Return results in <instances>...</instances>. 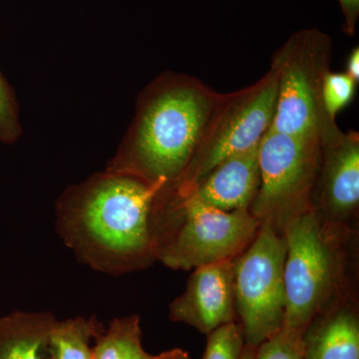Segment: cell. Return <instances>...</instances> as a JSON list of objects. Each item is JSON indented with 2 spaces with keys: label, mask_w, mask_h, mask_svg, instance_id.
<instances>
[{
  "label": "cell",
  "mask_w": 359,
  "mask_h": 359,
  "mask_svg": "<svg viewBox=\"0 0 359 359\" xmlns=\"http://www.w3.org/2000/svg\"><path fill=\"white\" fill-rule=\"evenodd\" d=\"M304 359H359V321L344 306L313 321L302 339Z\"/></svg>",
  "instance_id": "7c38bea8"
},
{
  "label": "cell",
  "mask_w": 359,
  "mask_h": 359,
  "mask_svg": "<svg viewBox=\"0 0 359 359\" xmlns=\"http://www.w3.org/2000/svg\"><path fill=\"white\" fill-rule=\"evenodd\" d=\"M259 147V144L219 163L190 192L179 198H192L224 212L250 210L261 181Z\"/></svg>",
  "instance_id": "8fae6325"
},
{
  "label": "cell",
  "mask_w": 359,
  "mask_h": 359,
  "mask_svg": "<svg viewBox=\"0 0 359 359\" xmlns=\"http://www.w3.org/2000/svg\"><path fill=\"white\" fill-rule=\"evenodd\" d=\"M244 346L242 327L233 321L208 334L202 359H240Z\"/></svg>",
  "instance_id": "2e32d148"
},
{
  "label": "cell",
  "mask_w": 359,
  "mask_h": 359,
  "mask_svg": "<svg viewBox=\"0 0 359 359\" xmlns=\"http://www.w3.org/2000/svg\"><path fill=\"white\" fill-rule=\"evenodd\" d=\"M180 348L171 349V351H164V353L153 355L151 359H175L178 354Z\"/></svg>",
  "instance_id": "603a6c76"
},
{
  "label": "cell",
  "mask_w": 359,
  "mask_h": 359,
  "mask_svg": "<svg viewBox=\"0 0 359 359\" xmlns=\"http://www.w3.org/2000/svg\"><path fill=\"white\" fill-rule=\"evenodd\" d=\"M321 161L318 139L269 129L259 147V188L250 212L278 230L311 204Z\"/></svg>",
  "instance_id": "ba28073f"
},
{
  "label": "cell",
  "mask_w": 359,
  "mask_h": 359,
  "mask_svg": "<svg viewBox=\"0 0 359 359\" xmlns=\"http://www.w3.org/2000/svg\"><path fill=\"white\" fill-rule=\"evenodd\" d=\"M222 95L190 75H159L139 95L106 171L172 185L195 157Z\"/></svg>",
  "instance_id": "7a4b0ae2"
},
{
  "label": "cell",
  "mask_w": 359,
  "mask_h": 359,
  "mask_svg": "<svg viewBox=\"0 0 359 359\" xmlns=\"http://www.w3.org/2000/svg\"><path fill=\"white\" fill-rule=\"evenodd\" d=\"M262 222L250 210L224 212L167 190L157 216V259L192 271L235 259L254 241Z\"/></svg>",
  "instance_id": "3957f363"
},
{
  "label": "cell",
  "mask_w": 359,
  "mask_h": 359,
  "mask_svg": "<svg viewBox=\"0 0 359 359\" xmlns=\"http://www.w3.org/2000/svg\"><path fill=\"white\" fill-rule=\"evenodd\" d=\"M355 81L346 72L327 73L323 84V98L325 111L332 119L353 100L356 91Z\"/></svg>",
  "instance_id": "e0dca14e"
},
{
  "label": "cell",
  "mask_w": 359,
  "mask_h": 359,
  "mask_svg": "<svg viewBox=\"0 0 359 359\" xmlns=\"http://www.w3.org/2000/svg\"><path fill=\"white\" fill-rule=\"evenodd\" d=\"M257 359H304V346L280 330L257 346Z\"/></svg>",
  "instance_id": "d6986e66"
},
{
  "label": "cell",
  "mask_w": 359,
  "mask_h": 359,
  "mask_svg": "<svg viewBox=\"0 0 359 359\" xmlns=\"http://www.w3.org/2000/svg\"><path fill=\"white\" fill-rule=\"evenodd\" d=\"M50 313L15 311L0 318V359H50Z\"/></svg>",
  "instance_id": "4fadbf2b"
},
{
  "label": "cell",
  "mask_w": 359,
  "mask_h": 359,
  "mask_svg": "<svg viewBox=\"0 0 359 359\" xmlns=\"http://www.w3.org/2000/svg\"><path fill=\"white\" fill-rule=\"evenodd\" d=\"M282 231L287 252L283 266L285 311L280 330L302 341L334 289L339 271L337 252L313 205L287 219Z\"/></svg>",
  "instance_id": "5b68a950"
},
{
  "label": "cell",
  "mask_w": 359,
  "mask_h": 359,
  "mask_svg": "<svg viewBox=\"0 0 359 359\" xmlns=\"http://www.w3.org/2000/svg\"><path fill=\"white\" fill-rule=\"evenodd\" d=\"M142 346L140 318L137 316L115 318L97 337L93 359H151Z\"/></svg>",
  "instance_id": "9a60e30c"
},
{
  "label": "cell",
  "mask_w": 359,
  "mask_h": 359,
  "mask_svg": "<svg viewBox=\"0 0 359 359\" xmlns=\"http://www.w3.org/2000/svg\"><path fill=\"white\" fill-rule=\"evenodd\" d=\"M276 97L278 78L271 68L256 83L223 93L195 157L169 192L186 195L219 163L259 145L273 124Z\"/></svg>",
  "instance_id": "8992f818"
},
{
  "label": "cell",
  "mask_w": 359,
  "mask_h": 359,
  "mask_svg": "<svg viewBox=\"0 0 359 359\" xmlns=\"http://www.w3.org/2000/svg\"><path fill=\"white\" fill-rule=\"evenodd\" d=\"M175 359H191L190 355L187 351L183 349H180L178 354H177L176 358Z\"/></svg>",
  "instance_id": "cb8c5ba5"
},
{
  "label": "cell",
  "mask_w": 359,
  "mask_h": 359,
  "mask_svg": "<svg viewBox=\"0 0 359 359\" xmlns=\"http://www.w3.org/2000/svg\"><path fill=\"white\" fill-rule=\"evenodd\" d=\"M21 133L18 99L13 87L0 72V143H15Z\"/></svg>",
  "instance_id": "ac0fdd59"
},
{
  "label": "cell",
  "mask_w": 359,
  "mask_h": 359,
  "mask_svg": "<svg viewBox=\"0 0 359 359\" xmlns=\"http://www.w3.org/2000/svg\"><path fill=\"white\" fill-rule=\"evenodd\" d=\"M233 259L194 269L183 294L170 304V318L208 335L235 321Z\"/></svg>",
  "instance_id": "9c48e42d"
},
{
  "label": "cell",
  "mask_w": 359,
  "mask_h": 359,
  "mask_svg": "<svg viewBox=\"0 0 359 359\" xmlns=\"http://www.w3.org/2000/svg\"><path fill=\"white\" fill-rule=\"evenodd\" d=\"M163 182L104 171L59 198L57 226L83 263L104 273L134 271L157 259V215Z\"/></svg>",
  "instance_id": "6da1fadb"
},
{
  "label": "cell",
  "mask_w": 359,
  "mask_h": 359,
  "mask_svg": "<svg viewBox=\"0 0 359 359\" xmlns=\"http://www.w3.org/2000/svg\"><path fill=\"white\" fill-rule=\"evenodd\" d=\"M332 53L330 35L316 28L294 32L276 52L271 68L278 78V97L271 130L320 144L341 132L323 104Z\"/></svg>",
  "instance_id": "277c9868"
},
{
  "label": "cell",
  "mask_w": 359,
  "mask_h": 359,
  "mask_svg": "<svg viewBox=\"0 0 359 359\" xmlns=\"http://www.w3.org/2000/svg\"><path fill=\"white\" fill-rule=\"evenodd\" d=\"M340 8L344 13V32L353 35L359 18V0H339Z\"/></svg>",
  "instance_id": "ffe728a7"
},
{
  "label": "cell",
  "mask_w": 359,
  "mask_h": 359,
  "mask_svg": "<svg viewBox=\"0 0 359 359\" xmlns=\"http://www.w3.org/2000/svg\"><path fill=\"white\" fill-rule=\"evenodd\" d=\"M321 208L332 219H346L359 203V135L341 131L321 145L318 171Z\"/></svg>",
  "instance_id": "30bf717a"
},
{
  "label": "cell",
  "mask_w": 359,
  "mask_h": 359,
  "mask_svg": "<svg viewBox=\"0 0 359 359\" xmlns=\"http://www.w3.org/2000/svg\"><path fill=\"white\" fill-rule=\"evenodd\" d=\"M240 359H257V346L245 344Z\"/></svg>",
  "instance_id": "7402d4cb"
},
{
  "label": "cell",
  "mask_w": 359,
  "mask_h": 359,
  "mask_svg": "<svg viewBox=\"0 0 359 359\" xmlns=\"http://www.w3.org/2000/svg\"><path fill=\"white\" fill-rule=\"evenodd\" d=\"M285 252L282 231L264 221L249 247L233 259L236 311L250 346H259L283 327Z\"/></svg>",
  "instance_id": "52a82bcc"
},
{
  "label": "cell",
  "mask_w": 359,
  "mask_h": 359,
  "mask_svg": "<svg viewBox=\"0 0 359 359\" xmlns=\"http://www.w3.org/2000/svg\"><path fill=\"white\" fill-rule=\"evenodd\" d=\"M346 73L349 75L356 83L359 82V48L354 47L349 54L346 61Z\"/></svg>",
  "instance_id": "44dd1931"
},
{
  "label": "cell",
  "mask_w": 359,
  "mask_h": 359,
  "mask_svg": "<svg viewBox=\"0 0 359 359\" xmlns=\"http://www.w3.org/2000/svg\"><path fill=\"white\" fill-rule=\"evenodd\" d=\"M103 327L96 318L56 320L49 335L50 359H93V346Z\"/></svg>",
  "instance_id": "5bb4252c"
}]
</instances>
